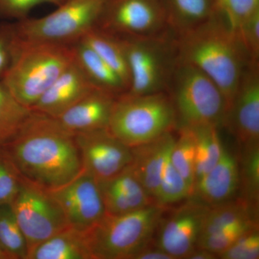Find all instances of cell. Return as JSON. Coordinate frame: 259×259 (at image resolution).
<instances>
[{
  "instance_id": "cell-23",
  "label": "cell",
  "mask_w": 259,
  "mask_h": 259,
  "mask_svg": "<svg viewBox=\"0 0 259 259\" xmlns=\"http://www.w3.org/2000/svg\"><path fill=\"white\" fill-rule=\"evenodd\" d=\"M79 41L86 44L119 75L127 91L130 87L128 67L123 48L117 36L95 27Z\"/></svg>"
},
{
  "instance_id": "cell-2",
  "label": "cell",
  "mask_w": 259,
  "mask_h": 259,
  "mask_svg": "<svg viewBox=\"0 0 259 259\" xmlns=\"http://www.w3.org/2000/svg\"><path fill=\"white\" fill-rule=\"evenodd\" d=\"M178 61L195 66L222 92L226 110L250 61L238 32L218 9L196 28L175 35Z\"/></svg>"
},
{
  "instance_id": "cell-15",
  "label": "cell",
  "mask_w": 259,
  "mask_h": 259,
  "mask_svg": "<svg viewBox=\"0 0 259 259\" xmlns=\"http://www.w3.org/2000/svg\"><path fill=\"white\" fill-rule=\"evenodd\" d=\"M239 191L238 156L223 146L219 161L194 185L190 197L213 207L239 197Z\"/></svg>"
},
{
  "instance_id": "cell-14",
  "label": "cell",
  "mask_w": 259,
  "mask_h": 259,
  "mask_svg": "<svg viewBox=\"0 0 259 259\" xmlns=\"http://www.w3.org/2000/svg\"><path fill=\"white\" fill-rule=\"evenodd\" d=\"M83 170L97 181L107 180L132 163L131 148L108 131L75 134Z\"/></svg>"
},
{
  "instance_id": "cell-39",
  "label": "cell",
  "mask_w": 259,
  "mask_h": 259,
  "mask_svg": "<svg viewBox=\"0 0 259 259\" xmlns=\"http://www.w3.org/2000/svg\"><path fill=\"white\" fill-rule=\"evenodd\" d=\"M218 258L217 254L205 249V248L196 247L192 252L187 255L186 259H216Z\"/></svg>"
},
{
  "instance_id": "cell-34",
  "label": "cell",
  "mask_w": 259,
  "mask_h": 259,
  "mask_svg": "<svg viewBox=\"0 0 259 259\" xmlns=\"http://www.w3.org/2000/svg\"><path fill=\"white\" fill-rule=\"evenodd\" d=\"M221 259H258L259 226L245 232L233 245L218 255Z\"/></svg>"
},
{
  "instance_id": "cell-21",
  "label": "cell",
  "mask_w": 259,
  "mask_h": 259,
  "mask_svg": "<svg viewBox=\"0 0 259 259\" xmlns=\"http://www.w3.org/2000/svg\"><path fill=\"white\" fill-rule=\"evenodd\" d=\"M168 27L175 35L196 28L217 10L215 0H161Z\"/></svg>"
},
{
  "instance_id": "cell-22",
  "label": "cell",
  "mask_w": 259,
  "mask_h": 259,
  "mask_svg": "<svg viewBox=\"0 0 259 259\" xmlns=\"http://www.w3.org/2000/svg\"><path fill=\"white\" fill-rule=\"evenodd\" d=\"M75 60L94 86L119 96L127 92L119 75L83 42L74 45Z\"/></svg>"
},
{
  "instance_id": "cell-13",
  "label": "cell",
  "mask_w": 259,
  "mask_h": 259,
  "mask_svg": "<svg viewBox=\"0 0 259 259\" xmlns=\"http://www.w3.org/2000/svg\"><path fill=\"white\" fill-rule=\"evenodd\" d=\"M71 228L90 231L106 214L98 182L83 171L69 183L49 190Z\"/></svg>"
},
{
  "instance_id": "cell-26",
  "label": "cell",
  "mask_w": 259,
  "mask_h": 259,
  "mask_svg": "<svg viewBox=\"0 0 259 259\" xmlns=\"http://www.w3.org/2000/svg\"><path fill=\"white\" fill-rule=\"evenodd\" d=\"M0 249L7 259L28 258V243L11 204L0 206Z\"/></svg>"
},
{
  "instance_id": "cell-20",
  "label": "cell",
  "mask_w": 259,
  "mask_h": 259,
  "mask_svg": "<svg viewBox=\"0 0 259 259\" xmlns=\"http://www.w3.org/2000/svg\"><path fill=\"white\" fill-rule=\"evenodd\" d=\"M27 259H94L87 233L67 227L29 251Z\"/></svg>"
},
{
  "instance_id": "cell-33",
  "label": "cell",
  "mask_w": 259,
  "mask_h": 259,
  "mask_svg": "<svg viewBox=\"0 0 259 259\" xmlns=\"http://www.w3.org/2000/svg\"><path fill=\"white\" fill-rule=\"evenodd\" d=\"M215 3L234 30L259 12V0H215Z\"/></svg>"
},
{
  "instance_id": "cell-32",
  "label": "cell",
  "mask_w": 259,
  "mask_h": 259,
  "mask_svg": "<svg viewBox=\"0 0 259 259\" xmlns=\"http://www.w3.org/2000/svg\"><path fill=\"white\" fill-rule=\"evenodd\" d=\"M22 178L4 146L0 144V206L12 204L18 194Z\"/></svg>"
},
{
  "instance_id": "cell-19",
  "label": "cell",
  "mask_w": 259,
  "mask_h": 259,
  "mask_svg": "<svg viewBox=\"0 0 259 259\" xmlns=\"http://www.w3.org/2000/svg\"><path fill=\"white\" fill-rule=\"evenodd\" d=\"M172 133L131 148L133 161L131 165L135 175L154 201L163 168L175 142V136Z\"/></svg>"
},
{
  "instance_id": "cell-37",
  "label": "cell",
  "mask_w": 259,
  "mask_h": 259,
  "mask_svg": "<svg viewBox=\"0 0 259 259\" xmlns=\"http://www.w3.org/2000/svg\"><path fill=\"white\" fill-rule=\"evenodd\" d=\"M15 35L12 24L0 25V81L10 69L14 57Z\"/></svg>"
},
{
  "instance_id": "cell-6",
  "label": "cell",
  "mask_w": 259,
  "mask_h": 259,
  "mask_svg": "<svg viewBox=\"0 0 259 259\" xmlns=\"http://www.w3.org/2000/svg\"><path fill=\"white\" fill-rule=\"evenodd\" d=\"M167 93L173 102L177 128L222 126L226 110L222 92L195 66L178 61Z\"/></svg>"
},
{
  "instance_id": "cell-38",
  "label": "cell",
  "mask_w": 259,
  "mask_h": 259,
  "mask_svg": "<svg viewBox=\"0 0 259 259\" xmlns=\"http://www.w3.org/2000/svg\"><path fill=\"white\" fill-rule=\"evenodd\" d=\"M152 243L135 255L133 259H175L171 254L155 245L154 243L152 245Z\"/></svg>"
},
{
  "instance_id": "cell-24",
  "label": "cell",
  "mask_w": 259,
  "mask_h": 259,
  "mask_svg": "<svg viewBox=\"0 0 259 259\" xmlns=\"http://www.w3.org/2000/svg\"><path fill=\"white\" fill-rule=\"evenodd\" d=\"M252 220L258 221V207L238 197L229 202L209 207L200 238L235 223Z\"/></svg>"
},
{
  "instance_id": "cell-31",
  "label": "cell",
  "mask_w": 259,
  "mask_h": 259,
  "mask_svg": "<svg viewBox=\"0 0 259 259\" xmlns=\"http://www.w3.org/2000/svg\"><path fill=\"white\" fill-rule=\"evenodd\" d=\"M258 226L259 223L257 220L235 223L221 231L201 238L197 247L210 250L218 255L230 248L245 232Z\"/></svg>"
},
{
  "instance_id": "cell-12",
  "label": "cell",
  "mask_w": 259,
  "mask_h": 259,
  "mask_svg": "<svg viewBox=\"0 0 259 259\" xmlns=\"http://www.w3.org/2000/svg\"><path fill=\"white\" fill-rule=\"evenodd\" d=\"M222 126L240 147L259 144V61L245 67Z\"/></svg>"
},
{
  "instance_id": "cell-25",
  "label": "cell",
  "mask_w": 259,
  "mask_h": 259,
  "mask_svg": "<svg viewBox=\"0 0 259 259\" xmlns=\"http://www.w3.org/2000/svg\"><path fill=\"white\" fill-rule=\"evenodd\" d=\"M190 128L193 131L195 139V185L217 164L222 156L223 145L218 126L203 125Z\"/></svg>"
},
{
  "instance_id": "cell-41",
  "label": "cell",
  "mask_w": 259,
  "mask_h": 259,
  "mask_svg": "<svg viewBox=\"0 0 259 259\" xmlns=\"http://www.w3.org/2000/svg\"><path fill=\"white\" fill-rule=\"evenodd\" d=\"M66 1H68V0H58V3H59V5H58V6H59V5L63 4V3H64Z\"/></svg>"
},
{
  "instance_id": "cell-18",
  "label": "cell",
  "mask_w": 259,
  "mask_h": 259,
  "mask_svg": "<svg viewBox=\"0 0 259 259\" xmlns=\"http://www.w3.org/2000/svg\"><path fill=\"white\" fill-rule=\"evenodd\" d=\"M98 185L106 214H125L156 203L135 175L131 165L115 176L100 181Z\"/></svg>"
},
{
  "instance_id": "cell-16",
  "label": "cell",
  "mask_w": 259,
  "mask_h": 259,
  "mask_svg": "<svg viewBox=\"0 0 259 259\" xmlns=\"http://www.w3.org/2000/svg\"><path fill=\"white\" fill-rule=\"evenodd\" d=\"M95 88L74 58L37 100L32 110L57 118Z\"/></svg>"
},
{
  "instance_id": "cell-11",
  "label": "cell",
  "mask_w": 259,
  "mask_h": 259,
  "mask_svg": "<svg viewBox=\"0 0 259 259\" xmlns=\"http://www.w3.org/2000/svg\"><path fill=\"white\" fill-rule=\"evenodd\" d=\"M209 207L190 197L168 214L166 211L155 233V245L175 259L187 258L197 247Z\"/></svg>"
},
{
  "instance_id": "cell-9",
  "label": "cell",
  "mask_w": 259,
  "mask_h": 259,
  "mask_svg": "<svg viewBox=\"0 0 259 259\" xmlns=\"http://www.w3.org/2000/svg\"><path fill=\"white\" fill-rule=\"evenodd\" d=\"M11 206L26 238L29 251L69 227L50 192L23 177Z\"/></svg>"
},
{
  "instance_id": "cell-4",
  "label": "cell",
  "mask_w": 259,
  "mask_h": 259,
  "mask_svg": "<svg viewBox=\"0 0 259 259\" xmlns=\"http://www.w3.org/2000/svg\"><path fill=\"white\" fill-rule=\"evenodd\" d=\"M173 102L167 92L116 98L108 131L129 147L140 146L177 130Z\"/></svg>"
},
{
  "instance_id": "cell-35",
  "label": "cell",
  "mask_w": 259,
  "mask_h": 259,
  "mask_svg": "<svg viewBox=\"0 0 259 259\" xmlns=\"http://www.w3.org/2000/svg\"><path fill=\"white\" fill-rule=\"evenodd\" d=\"M236 30L250 60L259 61V12L248 18Z\"/></svg>"
},
{
  "instance_id": "cell-40",
  "label": "cell",
  "mask_w": 259,
  "mask_h": 259,
  "mask_svg": "<svg viewBox=\"0 0 259 259\" xmlns=\"http://www.w3.org/2000/svg\"><path fill=\"white\" fill-rule=\"evenodd\" d=\"M0 259H7L6 256H5L1 249H0Z\"/></svg>"
},
{
  "instance_id": "cell-17",
  "label": "cell",
  "mask_w": 259,
  "mask_h": 259,
  "mask_svg": "<svg viewBox=\"0 0 259 259\" xmlns=\"http://www.w3.org/2000/svg\"><path fill=\"white\" fill-rule=\"evenodd\" d=\"M117 97L94 88L56 119L75 134L107 129Z\"/></svg>"
},
{
  "instance_id": "cell-8",
  "label": "cell",
  "mask_w": 259,
  "mask_h": 259,
  "mask_svg": "<svg viewBox=\"0 0 259 259\" xmlns=\"http://www.w3.org/2000/svg\"><path fill=\"white\" fill-rule=\"evenodd\" d=\"M107 0H68L50 14L12 24L15 36L26 41L75 45L97 26Z\"/></svg>"
},
{
  "instance_id": "cell-10",
  "label": "cell",
  "mask_w": 259,
  "mask_h": 259,
  "mask_svg": "<svg viewBox=\"0 0 259 259\" xmlns=\"http://www.w3.org/2000/svg\"><path fill=\"white\" fill-rule=\"evenodd\" d=\"M96 27L117 37H154L171 31L161 0H107Z\"/></svg>"
},
{
  "instance_id": "cell-30",
  "label": "cell",
  "mask_w": 259,
  "mask_h": 259,
  "mask_svg": "<svg viewBox=\"0 0 259 259\" xmlns=\"http://www.w3.org/2000/svg\"><path fill=\"white\" fill-rule=\"evenodd\" d=\"M192 191L185 179L172 164L168 157L162 173L161 181L156 194V203L170 207L172 204L180 203L190 198Z\"/></svg>"
},
{
  "instance_id": "cell-36",
  "label": "cell",
  "mask_w": 259,
  "mask_h": 259,
  "mask_svg": "<svg viewBox=\"0 0 259 259\" xmlns=\"http://www.w3.org/2000/svg\"><path fill=\"white\" fill-rule=\"evenodd\" d=\"M42 4L59 5L58 0H0V17L18 21L28 18L33 8Z\"/></svg>"
},
{
  "instance_id": "cell-5",
  "label": "cell",
  "mask_w": 259,
  "mask_h": 259,
  "mask_svg": "<svg viewBox=\"0 0 259 259\" xmlns=\"http://www.w3.org/2000/svg\"><path fill=\"white\" fill-rule=\"evenodd\" d=\"M158 204L125 214H106L87 232L94 259H133L151 244L166 209Z\"/></svg>"
},
{
  "instance_id": "cell-1",
  "label": "cell",
  "mask_w": 259,
  "mask_h": 259,
  "mask_svg": "<svg viewBox=\"0 0 259 259\" xmlns=\"http://www.w3.org/2000/svg\"><path fill=\"white\" fill-rule=\"evenodd\" d=\"M24 179L47 190L83 171L75 134L51 116L33 111L14 137L2 144Z\"/></svg>"
},
{
  "instance_id": "cell-27",
  "label": "cell",
  "mask_w": 259,
  "mask_h": 259,
  "mask_svg": "<svg viewBox=\"0 0 259 259\" xmlns=\"http://www.w3.org/2000/svg\"><path fill=\"white\" fill-rule=\"evenodd\" d=\"M32 110L22 105L0 81V144L14 137Z\"/></svg>"
},
{
  "instance_id": "cell-29",
  "label": "cell",
  "mask_w": 259,
  "mask_h": 259,
  "mask_svg": "<svg viewBox=\"0 0 259 259\" xmlns=\"http://www.w3.org/2000/svg\"><path fill=\"white\" fill-rule=\"evenodd\" d=\"M178 135L170 153L172 164L193 190L195 179V139L190 127L177 128Z\"/></svg>"
},
{
  "instance_id": "cell-7",
  "label": "cell",
  "mask_w": 259,
  "mask_h": 259,
  "mask_svg": "<svg viewBox=\"0 0 259 259\" xmlns=\"http://www.w3.org/2000/svg\"><path fill=\"white\" fill-rule=\"evenodd\" d=\"M117 37L128 67L127 93L146 95L168 91L178 63L175 34L169 31L154 37Z\"/></svg>"
},
{
  "instance_id": "cell-3",
  "label": "cell",
  "mask_w": 259,
  "mask_h": 259,
  "mask_svg": "<svg viewBox=\"0 0 259 259\" xmlns=\"http://www.w3.org/2000/svg\"><path fill=\"white\" fill-rule=\"evenodd\" d=\"M74 56V45L26 41L15 36L13 62L2 81L22 105L32 110Z\"/></svg>"
},
{
  "instance_id": "cell-28",
  "label": "cell",
  "mask_w": 259,
  "mask_h": 259,
  "mask_svg": "<svg viewBox=\"0 0 259 259\" xmlns=\"http://www.w3.org/2000/svg\"><path fill=\"white\" fill-rule=\"evenodd\" d=\"M239 197L259 207V144L240 147Z\"/></svg>"
}]
</instances>
